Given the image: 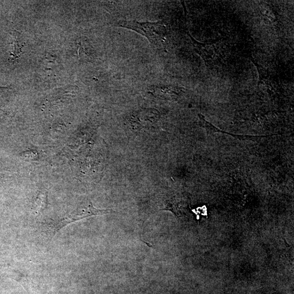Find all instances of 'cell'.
Returning a JSON list of instances; mask_svg holds the SVG:
<instances>
[{
  "label": "cell",
  "instance_id": "2",
  "mask_svg": "<svg viewBox=\"0 0 294 294\" xmlns=\"http://www.w3.org/2000/svg\"><path fill=\"white\" fill-rule=\"evenodd\" d=\"M112 211L111 209H98L94 207L91 202H85L79 206L76 211L71 216L63 218L57 223L50 225L51 227H49V229L52 233V235H54L60 229L70 223L92 216H104Z\"/></svg>",
  "mask_w": 294,
  "mask_h": 294
},
{
  "label": "cell",
  "instance_id": "1",
  "mask_svg": "<svg viewBox=\"0 0 294 294\" xmlns=\"http://www.w3.org/2000/svg\"><path fill=\"white\" fill-rule=\"evenodd\" d=\"M116 25L136 31L147 38L156 49L161 50L163 48L165 42L166 28L162 21L141 22L136 20H122L117 22Z\"/></svg>",
  "mask_w": 294,
  "mask_h": 294
},
{
  "label": "cell",
  "instance_id": "3",
  "mask_svg": "<svg viewBox=\"0 0 294 294\" xmlns=\"http://www.w3.org/2000/svg\"><path fill=\"white\" fill-rule=\"evenodd\" d=\"M159 116L158 111L155 109L142 110L131 115L130 122L133 129L140 130L155 122Z\"/></svg>",
  "mask_w": 294,
  "mask_h": 294
}]
</instances>
